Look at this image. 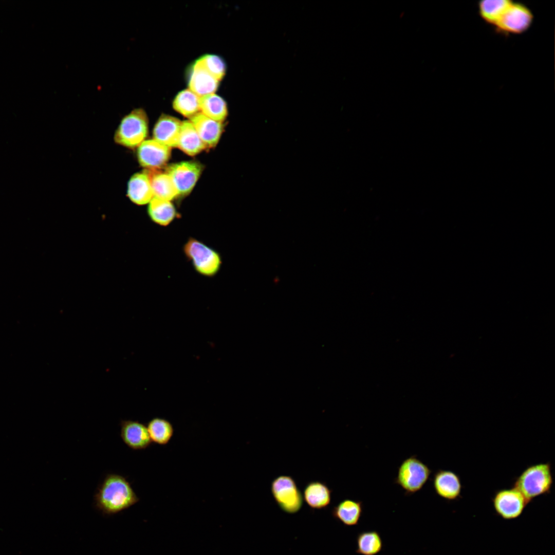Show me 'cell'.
I'll use <instances>...</instances> for the list:
<instances>
[{"label":"cell","mask_w":555,"mask_h":555,"mask_svg":"<svg viewBox=\"0 0 555 555\" xmlns=\"http://www.w3.org/2000/svg\"><path fill=\"white\" fill-rule=\"evenodd\" d=\"M146 427L152 442L159 445H167L174 434L172 424L164 418H153L149 421Z\"/></svg>","instance_id":"obj_25"},{"label":"cell","mask_w":555,"mask_h":555,"mask_svg":"<svg viewBox=\"0 0 555 555\" xmlns=\"http://www.w3.org/2000/svg\"><path fill=\"white\" fill-rule=\"evenodd\" d=\"M177 147L190 156L197 155L206 149L190 121L182 122Z\"/></svg>","instance_id":"obj_20"},{"label":"cell","mask_w":555,"mask_h":555,"mask_svg":"<svg viewBox=\"0 0 555 555\" xmlns=\"http://www.w3.org/2000/svg\"><path fill=\"white\" fill-rule=\"evenodd\" d=\"M218 85V80L195 63L189 81L190 90L200 98L214 94Z\"/></svg>","instance_id":"obj_15"},{"label":"cell","mask_w":555,"mask_h":555,"mask_svg":"<svg viewBox=\"0 0 555 555\" xmlns=\"http://www.w3.org/2000/svg\"><path fill=\"white\" fill-rule=\"evenodd\" d=\"M534 21V14L526 4L512 1L494 26L497 33L519 35L527 32Z\"/></svg>","instance_id":"obj_6"},{"label":"cell","mask_w":555,"mask_h":555,"mask_svg":"<svg viewBox=\"0 0 555 555\" xmlns=\"http://www.w3.org/2000/svg\"><path fill=\"white\" fill-rule=\"evenodd\" d=\"M383 547L382 537L377 531H363L356 537V552L360 555H377Z\"/></svg>","instance_id":"obj_24"},{"label":"cell","mask_w":555,"mask_h":555,"mask_svg":"<svg viewBox=\"0 0 555 555\" xmlns=\"http://www.w3.org/2000/svg\"><path fill=\"white\" fill-rule=\"evenodd\" d=\"M363 510V503L350 498L340 502L331 510L333 517L346 526H355L359 524Z\"/></svg>","instance_id":"obj_19"},{"label":"cell","mask_w":555,"mask_h":555,"mask_svg":"<svg viewBox=\"0 0 555 555\" xmlns=\"http://www.w3.org/2000/svg\"><path fill=\"white\" fill-rule=\"evenodd\" d=\"M148 214L153 222L162 227L168 226L178 215L175 207L170 201L155 197L149 202Z\"/></svg>","instance_id":"obj_21"},{"label":"cell","mask_w":555,"mask_h":555,"mask_svg":"<svg viewBox=\"0 0 555 555\" xmlns=\"http://www.w3.org/2000/svg\"><path fill=\"white\" fill-rule=\"evenodd\" d=\"M182 251L194 270L202 276L214 277L221 269L220 253L197 238L189 237L182 246Z\"/></svg>","instance_id":"obj_3"},{"label":"cell","mask_w":555,"mask_h":555,"mask_svg":"<svg viewBox=\"0 0 555 555\" xmlns=\"http://www.w3.org/2000/svg\"><path fill=\"white\" fill-rule=\"evenodd\" d=\"M120 424L121 438L128 448L141 450L150 447L152 441L146 425L132 420H122Z\"/></svg>","instance_id":"obj_12"},{"label":"cell","mask_w":555,"mask_h":555,"mask_svg":"<svg viewBox=\"0 0 555 555\" xmlns=\"http://www.w3.org/2000/svg\"><path fill=\"white\" fill-rule=\"evenodd\" d=\"M199 106L202 114L216 121L221 122L227 117L228 110L225 101L215 94L200 97Z\"/></svg>","instance_id":"obj_23"},{"label":"cell","mask_w":555,"mask_h":555,"mask_svg":"<svg viewBox=\"0 0 555 555\" xmlns=\"http://www.w3.org/2000/svg\"><path fill=\"white\" fill-rule=\"evenodd\" d=\"M331 490L325 483L311 481L308 483L303 490V500L312 509L326 508L331 499Z\"/></svg>","instance_id":"obj_18"},{"label":"cell","mask_w":555,"mask_h":555,"mask_svg":"<svg viewBox=\"0 0 555 555\" xmlns=\"http://www.w3.org/2000/svg\"><path fill=\"white\" fill-rule=\"evenodd\" d=\"M170 156L171 147L154 139L144 140L138 147V160L146 170H158L163 167Z\"/></svg>","instance_id":"obj_10"},{"label":"cell","mask_w":555,"mask_h":555,"mask_svg":"<svg viewBox=\"0 0 555 555\" xmlns=\"http://www.w3.org/2000/svg\"><path fill=\"white\" fill-rule=\"evenodd\" d=\"M173 107L182 115L191 118L199 113V97L189 89L182 90L173 100Z\"/></svg>","instance_id":"obj_26"},{"label":"cell","mask_w":555,"mask_h":555,"mask_svg":"<svg viewBox=\"0 0 555 555\" xmlns=\"http://www.w3.org/2000/svg\"><path fill=\"white\" fill-rule=\"evenodd\" d=\"M148 133V118L142 108H136L125 116L117 128L115 142L124 147H138L145 140Z\"/></svg>","instance_id":"obj_4"},{"label":"cell","mask_w":555,"mask_h":555,"mask_svg":"<svg viewBox=\"0 0 555 555\" xmlns=\"http://www.w3.org/2000/svg\"><path fill=\"white\" fill-rule=\"evenodd\" d=\"M270 490L276 504L284 512L294 514L302 508L303 494L292 477L281 475L274 478L271 482Z\"/></svg>","instance_id":"obj_7"},{"label":"cell","mask_w":555,"mask_h":555,"mask_svg":"<svg viewBox=\"0 0 555 555\" xmlns=\"http://www.w3.org/2000/svg\"><path fill=\"white\" fill-rule=\"evenodd\" d=\"M553 482L551 464L540 463L524 470L515 478L513 487L520 491L530 503L538 496L549 494Z\"/></svg>","instance_id":"obj_2"},{"label":"cell","mask_w":555,"mask_h":555,"mask_svg":"<svg viewBox=\"0 0 555 555\" xmlns=\"http://www.w3.org/2000/svg\"><path fill=\"white\" fill-rule=\"evenodd\" d=\"M202 67L219 81L226 73V64L219 57L214 54H207L201 57L195 62Z\"/></svg>","instance_id":"obj_27"},{"label":"cell","mask_w":555,"mask_h":555,"mask_svg":"<svg viewBox=\"0 0 555 555\" xmlns=\"http://www.w3.org/2000/svg\"><path fill=\"white\" fill-rule=\"evenodd\" d=\"M434 491L439 497L454 501L461 497L462 485L459 476L449 470H438L432 478Z\"/></svg>","instance_id":"obj_11"},{"label":"cell","mask_w":555,"mask_h":555,"mask_svg":"<svg viewBox=\"0 0 555 555\" xmlns=\"http://www.w3.org/2000/svg\"><path fill=\"white\" fill-rule=\"evenodd\" d=\"M94 500L98 509L112 515L130 508L139 499L125 477L108 473L97 488Z\"/></svg>","instance_id":"obj_1"},{"label":"cell","mask_w":555,"mask_h":555,"mask_svg":"<svg viewBox=\"0 0 555 555\" xmlns=\"http://www.w3.org/2000/svg\"><path fill=\"white\" fill-rule=\"evenodd\" d=\"M492 503L496 514L507 521L519 517L529 504L521 492L513 487L497 490Z\"/></svg>","instance_id":"obj_8"},{"label":"cell","mask_w":555,"mask_h":555,"mask_svg":"<svg viewBox=\"0 0 555 555\" xmlns=\"http://www.w3.org/2000/svg\"><path fill=\"white\" fill-rule=\"evenodd\" d=\"M512 1L511 0L480 1L477 5L478 15L486 24L494 27Z\"/></svg>","instance_id":"obj_22"},{"label":"cell","mask_w":555,"mask_h":555,"mask_svg":"<svg viewBox=\"0 0 555 555\" xmlns=\"http://www.w3.org/2000/svg\"><path fill=\"white\" fill-rule=\"evenodd\" d=\"M431 473L429 467L413 455L400 465L394 483L404 490L405 495H410L423 488Z\"/></svg>","instance_id":"obj_5"},{"label":"cell","mask_w":555,"mask_h":555,"mask_svg":"<svg viewBox=\"0 0 555 555\" xmlns=\"http://www.w3.org/2000/svg\"><path fill=\"white\" fill-rule=\"evenodd\" d=\"M182 122L170 115H162L154 130V139L170 147L178 146Z\"/></svg>","instance_id":"obj_13"},{"label":"cell","mask_w":555,"mask_h":555,"mask_svg":"<svg viewBox=\"0 0 555 555\" xmlns=\"http://www.w3.org/2000/svg\"><path fill=\"white\" fill-rule=\"evenodd\" d=\"M190 121L206 148L213 147L217 144L223 131L221 122L211 119L201 113L190 118Z\"/></svg>","instance_id":"obj_14"},{"label":"cell","mask_w":555,"mask_h":555,"mask_svg":"<svg viewBox=\"0 0 555 555\" xmlns=\"http://www.w3.org/2000/svg\"><path fill=\"white\" fill-rule=\"evenodd\" d=\"M202 169V165L196 161H182L168 166L165 172L172 178L179 196H183L192 190Z\"/></svg>","instance_id":"obj_9"},{"label":"cell","mask_w":555,"mask_h":555,"mask_svg":"<svg viewBox=\"0 0 555 555\" xmlns=\"http://www.w3.org/2000/svg\"><path fill=\"white\" fill-rule=\"evenodd\" d=\"M127 196L138 205L149 203L154 197L150 179L146 172L136 173L129 180Z\"/></svg>","instance_id":"obj_17"},{"label":"cell","mask_w":555,"mask_h":555,"mask_svg":"<svg viewBox=\"0 0 555 555\" xmlns=\"http://www.w3.org/2000/svg\"><path fill=\"white\" fill-rule=\"evenodd\" d=\"M154 197L170 201L179 196L178 192L171 177L158 170H146Z\"/></svg>","instance_id":"obj_16"}]
</instances>
